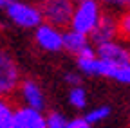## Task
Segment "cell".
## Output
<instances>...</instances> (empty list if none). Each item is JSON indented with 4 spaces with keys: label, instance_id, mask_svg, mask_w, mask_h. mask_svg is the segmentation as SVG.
<instances>
[{
    "label": "cell",
    "instance_id": "16",
    "mask_svg": "<svg viewBox=\"0 0 130 128\" xmlns=\"http://www.w3.org/2000/svg\"><path fill=\"white\" fill-rule=\"evenodd\" d=\"M100 2L103 4L105 11L116 13V14L130 9V0H100Z\"/></svg>",
    "mask_w": 130,
    "mask_h": 128
},
{
    "label": "cell",
    "instance_id": "11",
    "mask_svg": "<svg viewBox=\"0 0 130 128\" xmlns=\"http://www.w3.org/2000/svg\"><path fill=\"white\" fill-rule=\"evenodd\" d=\"M76 65L83 76H103L105 78V72H107V65L103 60H100V56L96 52V47L83 52L81 56H78Z\"/></svg>",
    "mask_w": 130,
    "mask_h": 128
},
{
    "label": "cell",
    "instance_id": "20",
    "mask_svg": "<svg viewBox=\"0 0 130 128\" xmlns=\"http://www.w3.org/2000/svg\"><path fill=\"white\" fill-rule=\"evenodd\" d=\"M67 128H92V124L87 121L85 116H78L67 121Z\"/></svg>",
    "mask_w": 130,
    "mask_h": 128
},
{
    "label": "cell",
    "instance_id": "1",
    "mask_svg": "<svg viewBox=\"0 0 130 128\" xmlns=\"http://www.w3.org/2000/svg\"><path fill=\"white\" fill-rule=\"evenodd\" d=\"M4 14L9 24L25 31H35L43 24V16L38 4L31 0H14L11 6L4 9Z\"/></svg>",
    "mask_w": 130,
    "mask_h": 128
},
{
    "label": "cell",
    "instance_id": "14",
    "mask_svg": "<svg viewBox=\"0 0 130 128\" xmlns=\"http://www.w3.org/2000/svg\"><path fill=\"white\" fill-rule=\"evenodd\" d=\"M14 108L16 106H13V103L7 98H2V103H0V128H11Z\"/></svg>",
    "mask_w": 130,
    "mask_h": 128
},
{
    "label": "cell",
    "instance_id": "6",
    "mask_svg": "<svg viewBox=\"0 0 130 128\" xmlns=\"http://www.w3.org/2000/svg\"><path fill=\"white\" fill-rule=\"evenodd\" d=\"M35 43L36 47H40L45 52H60L63 51V34L65 29H60L53 24L43 22L40 27H36L35 31Z\"/></svg>",
    "mask_w": 130,
    "mask_h": 128
},
{
    "label": "cell",
    "instance_id": "22",
    "mask_svg": "<svg viewBox=\"0 0 130 128\" xmlns=\"http://www.w3.org/2000/svg\"><path fill=\"white\" fill-rule=\"evenodd\" d=\"M74 2H83V0H74Z\"/></svg>",
    "mask_w": 130,
    "mask_h": 128
},
{
    "label": "cell",
    "instance_id": "18",
    "mask_svg": "<svg viewBox=\"0 0 130 128\" xmlns=\"http://www.w3.org/2000/svg\"><path fill=\"white\" fill-rule=\"evenodd\" d=\"M67 121L63 114L60 112H51L47 114V128H67Z\"/></svg>",
    "mask_w": 130,
    "mask_h": 128
},
{
    "label": "cell",
    "instance_id": "19",
    "mask_svg": "<svg viewBox=\"0 0 130 128\" xmlns=\"http://www.w3.org/2000/svg\"><path fill=\"white\" fill-rule=\"evenodd\" d=\"M63 81L71 85V87H79L81 81H83V74H81L79 70H69L63 74Z\"/></svg>",
    "mask_w": 130,
    "mask_h": 128
},
{
    "label": "cell",
    "instance_id": "5",
    "mask_svg": "<svg viewBox=\"0 0 130 128\" xmlns=\"http://www.w3.org/2000/svg\"><path fill=\"white\" fill-rule=\"evenodd\" d=\"M24 81V78L20 74V67L14 61V58L11 54H7L6 51L0 54V94L2 98L16 94Z\"/></svg>",
    "mask_w": 130,
    "mask_h": 128
},
{
    "label": "cell",
    "instance_id": "21",
    "mask_svg": "<svg viewBox=\"0 0 130 128\" xmlns=\"http://www.w3.org/2000/svg\"><path fill=\"white\" fill-rule=\"evenodd\" d=\"M14 2V0H0V6H2V9H6L7 6H11Z\"/></svg>",
    "mask_w": 130,
    "mask_h": 128
},
{
    "label": "cell",
    "instance_id": "9",
    "mask_svg": "<svg viewBox=\"0 0 130 128\" xmlns=\"http://www.w3.org/2000/svg\"><path fill=\"white\" fill-rule=\"evenodd\" d=\"M11 128H47V116H43L42 110L27 108L20 105L14 108Z\"/></svg>",
    "mask_w": 130,
    "mask_h": 128
},
{
    "label": "cell",
    "instance_id": "8",
    "mask_svg": "<svg viewBox=\"0 0 130 128\" xmlns=\"http://www.w3.org/2000/svg\"><path fill=\"white\" fill-rule=\"evenodd\" d=\"M118 38H119V20H118V14L110 13V11H105L101 22L98 24V27L94 29V33L90 34V40L98 47L101 43L118 40Z\"/></svg>",
    "mask_w": 130,
    "mask_h": 128
},
{
    "label": "cell",
    "instance_id": "12",
    "mask_svg": "<svg viewBox=\"0 0 130 128\" xmlns=\"http://www.w3.org/2000/svg\"><path fill=\"white\" fill-rule=\"evenodd\" d=\"M67 99H69V105L76 110H83L87 106V90L83 87H71L69 88V94H67Z\"/></svg>",
    "mask_w": 130,
    "mask_h": 128
},
{
    "label": "cell",
    "instance_id": "2",
    "mask_svg": "<svg viewBox=\"0 0 130 128\" xmlns=\"http://www.w3.org/2000/svg\"><path fill=\"white\" fill-rule=\"evenodd\" d=\"M105 14V7L100 0H83V2H76L74 14H72V22L69 29H74L78 33H83L90 36L94 33V29L98 24L101 22Z\"/></svg>",
    "mask_w": 130,
    "mask_h": 128
},
{
    "label": "cell",
    "instance_id": "10",
    "mask_svg": "<svg viewBox=\"0 0 130 128\" xmlns=\"http://www.w3.org/2000/svg\"><path fill=\"white\" fill-rule=\"evenodd\" d=\"M94 43L90 40V36L83 34V33H78L74 29H65V34H63V51H67L72 56H81L83 52L94 49Z\"/></svg>",
    "mask_w": 130,
    "mask_h": 128
},
{
    "label": "cell",
    "instance_id": "15",
    "mask_svg": "<svg viewBox=\"0 0 130 128\" xmlns=\"http://www.w3.org/2000/svg\"><path fill=\"white\" fill-rule=\"evenodd\" d=\"M119 20V38L130 45V9L118 14Z\"/></svg>",
    "mask_w": 130,
    "mask_h": 128
},
{
    "label": "cell",
    "instance_id": "13",
    "mask_svg": "<svg viewBox=\"0 0 130 128\" xmlns=\"http://www.w3.org/2000/svg\"><path fill=\"white\" fill-rule=\"evenodd\" d=\"M110 114H112V108H110L108 105H98V106H94V108H90V110L87 112L85 117H87V121L94 126V124H100V123H103L105 119H108Z\"/></svg>",
    "mask_w": 130,
    "mask_h": 128
},
{
    "label": "cell",
    "instance_id": "7",
    "mask_svg": "<svg viewBox=\"0 0 130 128\" xmlns=\"http://www.w3.org/2000/svg\"><path fill=\"white\" fill-rule=\"evenodd\" d=\"M20 99V105L22 106H27V108H35V110H42L45 108V94H43V88L40 87L38 81L31 78H25L18 92H16Z\"/></svg>",
    "mask_w": 130,
    "mask_h": 128
},
{
    "label": "cell",
    "instance_id": "3",
    "mask_svg": "<svg viewBox=\"0 0 130 128\" xmlns=\"http://www.w3.org/2000/svg\"><path fill=\"white\" fill-rule=\"evenodd\" d=\"M42 11L43 22L53 24L60 29H69L72 22V14L76 2L74 0H36Z\"/></svg>",
    "mask_w": 130,
    "mask_h": 128
},
{
    "label": "cell",
    "instance_id": "4",
    "mask_svg": "<svg viewBox=\"0 0 130 128\" xmlns=\"http://www.w3.org/2000/svg\"><path fill=\"white\" fill-rule=\"evenodd\" d=\"M96 52L100 56V60H103L107 65V78H110L112 70L116 67L126 65L130 61V45L126 42H123L121 38L98 45Z\"/></svg>",
    "mask_w": 130,
    "mask_h": 128
},
{
    "label": "cell",
    "instance_id": "17",
    "mask_svg": "<svg viewBox=\"0 0 130 128\" xmlns=\"http://www.w3.org/2000/svg\"><path fill=\"white\" fill-rule=\"evenodd\" d=\"M110 79L118 81L121 85H130V61L126 65H121V67H116L110 74Z\"/></svg>",
    "mask_w": 130,
    "mask_h": 128
}]
</instances>
